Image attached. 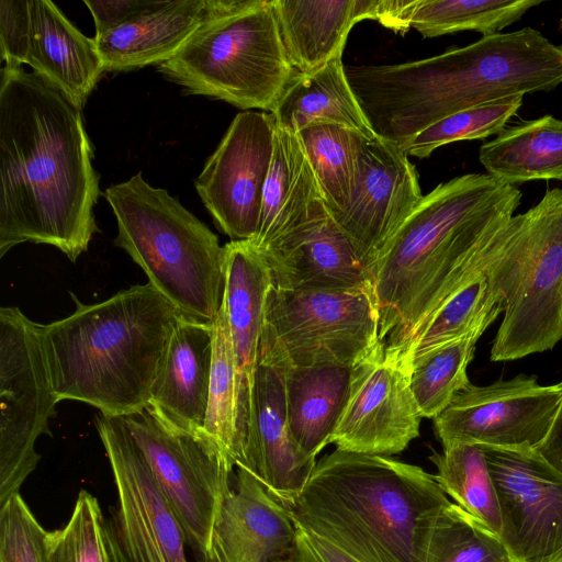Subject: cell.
<instances>
[{"label": "cell", "instance_id": "cell-18", "mask_svg": "<svg viewBox=\"0 0 562 562\" xmlns=\"http://www.w3.org/2000/svg\"><path fill=\"white\" fill-rule=\"evenodd\" d=\"M249 470L284 507L311 477L316 460L303 452L289 426L282 372L259 362L255 371L244 456Z\"/></svg>", "mask_w": 562, "mask_h": 562}, {"label": "cell", "instance_id": "cell-39", "mask_svg": "<svg viewBox=\"0 0 562 562\" xmlns=\"http://www.w3.org/2000/svg\"><path fill=\"white\" fill-rule=\"evenodd\" d=\"M46 530L20 494L0 507V562H46Z\"/></svg>", "mask_w": 562, "mask_h": 562}, {"label": "cell", "instance_id": "cell-4", "mask_svg": "<svg viewBox=\"0 0 562 562\" xmlns=\"http://www.w3.org/2000/svg\"><path fill=\"white\" fill-rule=\"evenodd\" d=\"M451 503L418 465L336 449L285 508L359 562H429L437 522Z\"/></svg>", "mask_w": 562, "mask_h": 562}, {"label": "cell", "instance_id": "cell-40", "mask_svg": "<svg viewBox=\"0 0 562 562\" xmlns=\"http://www.w3.org/2000/svg\"><path fill=\"white\" fill-rule=\"evenodd\" d=\"M31 29V0L0 1V55L5 66L26 64Z\"/></svg>", "mask_w": 562, "mask_h": 562}, {"label": "cell", "instance_id": "cell-20", "mask_svg": "<svg viewBox=\"0 0 562 562\" xmlns=\"http://www.w3.org/2000/svg\"><path fill=\"white\" fill-rule=\"evenodd\" d=\"M226 311L236 370V438L238 462L244 456L249 404L271 278L267 263L251 240L224 245ZM236 463V464H237Z\"/></svg>", "mask_w": 562, "mask_h": 562}, {"label": "cell", "instance_id": "cell-7", "mask_svg": "<svg viewBox=\"0 0 562 562\" xmlns=\"http://www.w3.org/2000/svg\"><path fill=\"white\" fill-rule=\"evenodd\" d=\"M157 68L186 93L270 113L299 74L272 0H206L198 27Z\"/></svg>", "mask_w": 562, "mask_h": 562}, {"label": "cell", "instance_id": "cell-41", "mask_svg": "<svg viewBox=\"0 0 562 562\" xmlns=\"http://www.w3.org/2000/svg\"><path fill=\"white\" fill-rule=\"evenodd\" d=\"M294 525L295 536L292 547L274 562H359L331 541L296 522Z\"/></svg>", "mask_w": 562, "mask_h": 562}, {"label": "cell", "instance_id": "cell-13", "mask_svg": "<svg viewBox=\"0 0 562 562\" xmlns=\"http://www.w3.org/2000/svg\"><path fill=\"white\" fill-rule=\"evenodd\" d=\"M562 400V381L540 385L519 374L486 386L469 384L434 419L442 448L453 445L537 449L547 437Z\"/></svg>", "mask_w": 562, "mask_h": 562}, {"label": "cell", "instance_id": "cell-30", "mask_svg": "<svg viewBox=\"0 0 562 562\" xmlns=\"http://www.w3.org/2000/svg\"><path fill=\"white\" fill-rule=\"evenodd\" d=\"M334 218L350 203L359 179L363 134L336 124H317L296 133Z\"/></svg>", "mask_w": 562, "mask_h": 562}, {"label": "cell", "instance_id": "cell-19", "mask_svg": "<svg viewBox=\"0 0 562 562\" xmlns=\"http://www.w3.org/2000/svg\"><path fill=\"white\" fill-rule=\"evenodd\" d=\"M294 536L289 510L237 465L204 562H274L290 550Z\"/></svg>", "mask_w": 562, "mask_h": 562}, {"label": "cell", "instance_id": "cell-27", "mask_svg": "<svg viewBox=\"0 0 562 562\" xmlns=\"http://www.w3.org/2000/svg\"><path fill=\"white\" fill-rule=\"evenodd\" d=\"M279 369L283 376L286 415L292 435L303 452L316 459L330 443L344 412L355 366Z\"/></svg>", "mask_w": 562, "mask_h": 562}, {"label": "cell", "instance_id": "cell-25", "mask_svg": "<svg viewBox=\"0 0 562 562\" xmlns=\"http://www.w3.org/2000/svg\"><path fill=\"white\" fill-rule=\"evenodd\" d=\"M206 0H158L134 20L93 37L105 71H128L170 59L203 19Z\"/></svg>", "mask_w": 562, "mask_h": 562}, {"label": "cell", "instance_id": "cell-8", "mask_svg": "<svg viewBox=\"0 0 562 562\" xmlns=\"http://www.w3.org/2000/svg\"><path fill=\"white\" fill-rule=\"evenodd\" d=\"M485 272L504 306L491 360L552 349L562 339V188L498 228Z\"/></svg>", "mask_w": 562, "mask_h": 562}, {"label": "cell", "instance_id": "cell-34", "mask_svg": "<svg viewBox=\"0 0 562 562\" xmlns=\"http://www.w3.org/2000/svg\"><path fill=\"white\" fill-rule=\"evenodd\" d=\"M501 312H504V306L494 297L484 269L449 297L400 353L409 360L428 349L467 335L491 315Z\"/></svg>", "mask_w": 562, "mask_h": 562}, {"label": "cell", "instance_id": "cell-11", "mask_svg": "<svg viewBox=\"0 0 562 562\" xmlns=\"http://www.w3.org/2000/svg\"><path fill=\"white\" fill-rule=\"evenodd\" d=\"M58 403L38 323L16 306L0 308V507L19 494L41 459L35 442Z\"/></svg>", "mask_w": 562, "mask_h": 562}, {"label": "cell", "instance_id": "cell-16", "mask_svg": "<svg viewBox=\"0 0 562 562\" xmlns=\"http://www.w3.org/2000/svg\"><path fill=\"white\" fill-rule=\"evenodd\" d=\"M274 131L271 114L238 113L194 181L215 225L231 240L257 235Z\"/></svg>", "mask_w": 562, "mask_h": 562}, {"label": "cell", "instance_id": "cell-31", "mask_svg": "<svg viewBox=\"0 0 562 562\" xmlns=\"http://www.w3.org/2000/svg\"><path fill=\"white\" fill-rule=\"evenodd\" d=\"M498 314L491 315L467 335L409 359L411 389L422 417L435 418L470 384L467 369L475 345Z\"/></svg>", "mask_w": 562, "mask_h": 562}, {"label": "cell", "instance_id": "cell-44", "mask_svg": "<svg viewBox=\"0 0 562 562\" xmlns=\"http://www.w3.org/2000/svg\"><path fill=\"white\" fill-rule=\"evenodd\" d=\"M558 562H562V560H561V561H558Z\"/></svg>", "mask_w": 562, "mask_h": 562}, {"label": "cell", "instance_id": "cell-22", "mask_svg": "<svg viewBox=\"0 0 562 562\" xmlns=\"http://www.w3.org/2000/svg\"><path fill=\"white\" fill-rule=\"evenodd\" d=\"M212 358V324L181 316L159 361L148 406L179 427L204 429Z\"/></svg>", "mask_w": 562, "mask_h": 562}, {"label": "cell", "instance_id": "cell-36", "mask_svg": "<svg viewBox=\"0 0 562 562\" xmlns=\"http://www.w3.org/2000/svg\"><path fill=\"white\" fill-rule=\"evenodd\" d=\"M45 554L46 562H114L108 518L95 496L79 492L66 525L46 532Z\"/></svg>", "mask_w": 562, "mask_h": 562}, {"label": "cell", "instance_id": "cell-6", "mask_svg": "<svg viewBox=\"0 0 562 562\" xmlns=\"http://www.w3.org/2000/svg\"><path fill=\"white\" fill-rule=\"evenodd\" d=\"M117 223L114 245L188 319L213 324L223 304L225 248L178 198L137 172L103 193Z\"/></svg>", "mask_w": 562, "mask_h": 562}, {"label": "cell", "instance_id": "cell-29", "mask_svg": "<svg viewBox=\"0 0 562 562\" xmlns=\"http://www.w3.org/2000/svg\"><path fill=\"white\" fill-rule=\"evenodd\" d=\"M479 159L490 176L508 184L562 180V121L546 115L504 128L481 146Z\"/></svg>", "mask_w": 562, "mask_h": 562}, {"label": "cell", "instance_id": "cell-15", "mask_svg": "<svg viewBox=\"0 0 562 562\" xmlns=\"http://www.w3.org/2000/svg\"><path fill=\"white\" fill-rule=\"evenodd\" d=\"M411 361L381 341L355 366L349 396L330 443L350 452L391 456L419 436L423 418L411 389Z\"/></svg>", "mask_w": 562, "mask_h": 562}, {"label": "cell", "instance_id": "cell-26", "mask_svg": "<svg viewBox=\"0 0 562 562\" xmlns=\"http://www.w3.org/2000/svg\"><path fill=\"white\" fill-rule=\"evenodd\" d=\"M293 67L311 74L341 57L351 27L369 20V0H272Z\"/></svg>", "mask_w": 562, "mask_h": 562}, {"label": "cell", "instance_id": "cell-38", "mask_svg": "<svg viewBox=\"0 0 562 562\" xmlns=\"http://www.w3.org/2000/svg\"><path fill=\"white\" fill-rule=\"evenodd\" d=\"M521 103L522 97L519 95L454 113L423 130L405 151L408 156L423 159L446 144L499 134Z\"/></svg>", "mask_w": 562, "mask_h": 562}, {"label": "cell", "instance_id": "cell-1", "mask_svg": "<svg viewBox=\"0 0 562 562\" xmlns=\"http://www.w3.org/2000/svg\"><path fill=\"white\" fill-rule=\"evenodd\" d=\"M81 110L22 67L0 75V258L22 243L76 262L94 233L99 175Z\"/></svg>", "mask_w": 562, "mask_h": 562}, {"label": "cell", "instance_id": "cell-21", "mask_svg": "<svg viewBox=\"0 0 562 562\" xmlns=\"http://www.w3.org/2000/svg\"><path fill=\"white\" fill-rule=\"evenodd\" d=\"M259 251L276 289L350 288L370 282L351 244L330 214Z\"/></svg>", "mask_w": 562, "mask_h": 562}, {"label": "cell", "instance_id": "cell-14", "mask_svg": "<svg viewBox=\"0 0 562 562\" xmlns=\"http://www.w3.org/2000/svg\"><path fill=\"white\" fill-rule=\"evenodd\" d=\"M502 518L501 539L516 562L562 560V474L536 449L480 446Z\"/></svg>", "mask_w": 562, "mask_h": 562}, {"label": "cell", "instance_id": "cell-32", "mask_svg": "<svg viewBox=\"0 0 562 562\" xmlns=\"http://www.w3.org/2000/svg\"><path fill=\"white\" fill-rule=\"evenodd\" d=\"M429 460L434 479L454 504L479 519L501 537L502 518L486 458L480 446L453 445L432 451Z\"/></svg>", "mask_w": 562, "mask_h": 562}, {"label": "cell", "instance_id": "cell-33", "mask_svg": "<svg viewBox=\"0 0 562 562\" xmlns=\"http://www.w3.org/2000/svg\"><path fill=\"white\" fill-rule=\"evenodd\" d=\"M541 0H413L408 11L411 29L424 37L460 31L483 36L499 33L518 21Z\"/></svg>", "mask_w": 562, "mask_h": 562}, {"label": "cell", "instance_id": "cell-24", "mask_svg": "<svg viewBox=\"0 0 562 562\" xmlns=\"http://www.w3.org/2000/svg\"><path fill=\"white\" fill-rule=\"evenodd\" d=\"M26 64L82 110L105 71L94 38L83 35L49 0H31Z\"/></svg>", "mask_w": 562, "mask_h": 562}, {"label": "cell", "instance_id": "cell-3", "mask_svg": "<svg viewBox=\"0 0 562 562\" xmlns=\"http://www.w3.org/2000/svg\"><path fill=\"white\" fill-rule=\"evenodd\" d=\"M345 71L375 136L405 150L423 130L454 113L557 88L562 45L524 27L420 60Z\"/></svg>", "mask_w": 562, "mask_h": 562}, {"label": "cell", "instance_id": "cell-28", "mask_svg": "<svg viewBox=\"0 0 562 562\" xmlns=\"http://www.w3.org/2000/svg\"><path fill=\"white\" fill-rule=\"evenodd\" d=\"M276 126L293 133L317 124L341 125L373 139L375 134L347 79L341 57L299 72L270 113Z\"/></svg>", "mask_w": 562, "mask_h": 562}, {"label": "cell", "instance_id": "cell-23", "mask_svg": "<svg viewBox=\"0 0 562 562\" xmlns=\"http://www.w3.org/2000/svg\"><path fill=\"white\" fill-rule=\"evenodd\" d=\"M327 214L321 187L297 134L276 126L252 244L263 249Z\"/></svg>", "mask_w": 562, "mask_h": 562}, {"label": "cell", "instance_id": "cell-35", "mask_svg": "<svg viewBox=\"0 0 562 562\" xmlns=\"http://www.w3.org/2000/svg\"><path fill=\"white\" fill-rule=\"evenodd\" d=\"M212 326L213 358L204 430L236 465L239 458L236 438V370L229 325L223 304Z\"/></svg>", "mask_w": 562, "mask_h": 562}, {"label": "cell", "instance_id": "cell-12", "mask_svg": "<svg viewBox=\"0 0 562 562\" xmlns=\"http://www.w3.org/2000/svg\"><path fill=\"white\" fill-rule=\"evenodd\" d=\"M95 427L117 495L108 519L114 562H192L183 527L122 418L100 413Z\"/></svg>", "mask_w": 562, "mask_h": 562}, {"label": "cell", "instance_id": "cell-17", "mask_svg": "<svg viewBox=\"0 0 562 562\" xmlns=\"http://www.w3.org/2000/svg\"><path fill=\"white\" fill-rule=\"evenodd\" d=\"M407 153L374 137L366 143L349 205L334 217L367 269L423 199Z\"/></svg>", "mask_w": 562, "mask_h": 562}, {"label": "cell", "instance_id": "cell-2", "mask_svg": "<svg viewBox=\"0 0 562 562\" xmlns=\"http://www.w3.org/2000/svg\"><path fill=\"white\" fill-rule=\"evenodd\" d=\"M521 192L484 173L438 184L366 269L380 317V341L403 351L416 331L487 266L494 235Z\"/></svg>", "mask_w": 562, "mask_h": 562}, {"label": "cell", "instance_id": "cell-37", "mask_svg": "<svg viewBox=\"0 0 562 562\" xmlns=\"http://www.w3.org/2000/svg\"><path fill=\"white\" fill-rule=\"evenodd\" d=\"M429 562H516L499 536L451 503L441 514Z\"/></svg>", "mask_w": 562, "mask_h": 562}, {"label": "cell", "instance_id": "cell-9", "mask_svg": "<svg viewBox=\"0 0 562 562\" xmlns=\"http://www.w3.org/2000/svg\"><path fill=\"white\" fill-rule=\"evenodd\" d=\"M371 283L350 288L281 290L265 305L259 362L277 368L356 366L380 338Z\"/></svg>", "mask_w": 562, "mask_h": 562}, {"label": "cell", "instance_id": "cell-10", "mask_svg": "<svg viewBox=\"0 0 562 562\" xmlns=\"http://www.w3.org/2000/svg\"><path fill=\"white\" fill-rule=\"evenodd\" d=\"M121 418L182 525L195 559L204 562L235 463L204 429L179 427L150 406Z\"/></svg>", "mask_w": 562, "mask_h": 562}, {"label": "cell", "instance_id": "cell-43", "mask_svg": "<svg viewBox=\"0 0 562 562\" xmlns=\"http://www.w3.org/2000/svg\"><path fill=\"white\" fill-rule=\"evenodd\" d=\"M536 450L562 474V400L547 437Z\"/></svg>", "mask_w": 562, "mask_h": 562}, {"label": "cell", "instance_id": "cell-5", "mask_svg": "<svg viewBox=\"0 0 562 562\" xmlns=\"http://www.w3.org/2000/svg\"><path fill=\"white\" fill-rule=\"evenodd\" d=\"M38 324L54 393L124 417L148 406L156 371L181 315L149 282Z\"/></svg>", "mask_w": 562, "mask_h": 562}, {"label": "cell", "instance_id": "cell-42", "mask_svg": "<svg viewBox=\"0 0 562 562\" xmlns=\"http://www.w3.org/2000/svg\"><path fill=\"white\" fill-rule=\"evenodd\" d=\"M158 0H85L92 14L95 34L100 37L143 14L157 4Z\"/></svg>", "mask_w": 562, "mask_h": 562}]
</instances>
